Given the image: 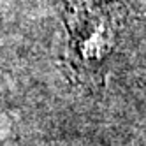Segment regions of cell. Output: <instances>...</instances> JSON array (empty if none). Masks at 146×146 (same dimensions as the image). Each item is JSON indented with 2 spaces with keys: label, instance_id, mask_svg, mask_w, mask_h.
Masks as SVG:
<instances>
[{
  "label": "cell",
  "instance_id": "6da1fadb",
  "mask_svg": "<svg viewBox=\"0 0 146 146\" xmlns=\"http://www.w3.org/2000/svg\"><path fill=\"white\" fill-rule=\"evenodd\" d=\"M67 28L64 53L70 78L90 88L106 83L109 60L127 21L120 0H58Z\"/></svg>",
  "mask_w": 146,
  "mask_h": 146
}]
</instances>
